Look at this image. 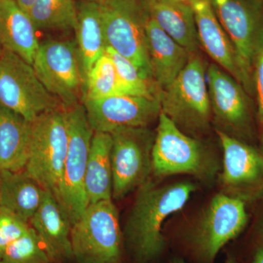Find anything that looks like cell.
<instances>
[{"label": "cell", "instance_id": "6da1fadb", "mask_svg": "<svg viewBox=\"0 0 263 263\" xmlns=\"http://www.w3.org/2000/svg\"><path fill=\"white\" fill-rule=\"evenodd\" d=\"M196 186L184 181L158 185L150 179L138 189L126 221L124 239L136 263H148L165 248L164 221L182 209Z\"/></svg>", "mask_w": 263, "mask_h": 263}, {"label": "cell", "instance_id": "7a4b0ae2", "mask_svg": "<svg viewBox=\"0 0 263 263\" xmlns=\"http://www.w3.org/2000/svg\"><path fill=\"white\" fill-rule=\"evenodd\" d=\"M106 47L125 57L146 80L152 81L146 27L150 15L146 0L98 2Z\"/></svg>", "mask_w": 263, "mask_h": 263}, {"label": "cell", "instance_id": "3957f363", "mask_svg": "<svg viewBox=\"0 0 263 263\" xmlns=\"http://www.w3.org/2000/svg\"><path fill=\"white\" fill-rule=\"evenodd\" d=\"M152 173L157 176L189 174L209 181L219 165L201 143L185 134L161 111L152 152Z\"/></svg>", "mask_w": 263, "mask_h": 263}, {"label": "cell", "instance_id": "277c9868", "mask_svg": "<svg viewBox=\"0 0 263 263\" xmlns=\"http://www.w3.org/2000/svg\"><path fill=\"white\" fill-rule=\"evenodd\" d=\"M70 238L77 263H122V232L112 200L89 204L72 224Z\"/></svg>", "mask_w": 263, "mask_h": 263}, {"label": "cell", "instance_id": "5b68a950", "mask_svg": "<svg viewBox=\"0 0 263 263\" xmlns=\"http://www.w3.org/2000/svg\"><path fill=\"white\" fill-rule=\"evenodd\" d=\"M68 145L65 108L42 114L32 122L27 173L45 190L58 197Z\"/></svg>", "mask_w": 263, "mask_h": 263}, {"label": "cell", "instance_id": "8992f818", "mask_svg": "<svg viewBox=\"0 0 263 263\" xmlns=\"http://www.w3.org/2000/svg\"><path fill=\"white\" fill-rule=\"evenodd\" d=\"M203 62L192 53L176 79L160 92L161 111L181 129L203 130L210 121L211 106Z\"/></svg>", "mask_w": 263, "mask_h": 263}, {"label": "cell", "instance_id": "52a82bcc", "mask_svg": "<svg viewBox=\"0 0 263 263\" xmlns=\"http://www.w3.org/2000/svg\"><path fill=\"white\" fill-rule=\"evenodd\" d=\"M65 110L68 145L57 200L72 226L89 205L85 190V177L95 132L90 126L82 103Z\"/></svg>", "mask_w": 263, "mask_h": 263}, {"label": "cell", "instance_id": "ba28073f", "mask_svg": "<svg viewBox=\"0 0 263 263\" xmlns=\"http://www.w3.org/2000/svg\"><path fill=\"white\" fill-rule=\"evenodd\" d=\"M0 106L30 122L43 114L65 108L45 87L32 65L5 50L0 58Z\"/></svg>", "mask_w": 263, "mask_h": 263}, {"label": "cell", "instance_id": "9c48e42d", "mask_svg": "<svg viewBox=\"0 0 263 263\" xmlns=\"http://www.w3.org/2000/svg\"><path fill=\"white\" fill-rule=\"evenodd\" d=\"M212 3L234 48L245 87L250 90L254 60L263 48V0H212Z\"/></svg>", "mask_w": 263, "mask_h": 263}, {"label": "cell", "instance_id": "30bf717a", "mask_svg": "<svg viewBox=\"0 0 263 263\" xmlns=\"http://www.w3.org/2000/svg\"><path fill=\"white\" fill-rule=\"evenodd\" d=\"M32 66L45 87L64 108L82 103L85 81L75 42L51 40L40 43Z\"/></svg>", "mask_w": 263, "mask_h": 263}, {"label": "cell", "instance_id": "8fae6325", "mask_svg": "<svg viewBox=\"0 0 263 263\" xmlns=\"http://www.w3.org/2000/svg\"><path fill=\"white\" fill-rule=\"evenodd\" d=\"M113 198L122 200L149 179L155 138L147 127L111 133Z\"/></svg>", "mask_w": 263, "mask_h": 263}, {"label": "cell", "instance_id": "7c38bea8", "mask_svg": "<svg viewBox=\"0 0 263 263\" xmlns=\"http://www.w3.org/2000/svg\"><path fill=\"white\" fill-rule=\"evenodd\" d=\"M243 200L224 193L213 197L194 233V243L208 261L240 234L248 221Z\"/></svg>", "mask_w": 263, "mask_h": 263}, {"label": "cell", "instance_id": "4fadbf2b", "mask_svg": "<svg viewBox=\"0 0 263 263\" xmlns=\"http://www.w3.org/2000/svg\"><path fill=\"white\" fill-rule=\"evenodd\" d=\"M86 117L95 133L111 134L129 128L147 127L161 113L160 98L117 95L82 101Z\"/></svg>", "mask_w": 263, "mask_h": 263}, {"label": "cell", "instance_id": "5bb4252c", "mask_svg": "<svg viewBox=\"0 0 263 263\" xmlns=\"http://www.w3.org/2000/svg\"><path fill=\"white\" fill-rule=\"evenodd\" d=\"M223 149L221 186L226 195L254 200L263 194V154L226 132L216 130Z\"/></svg>", "mask_w": 263, "mask_h": 263}, {"label": "cell", "instance_id": "9a60e30c", "mask_svg": "<svg viewBox=\"0 0 263 263\" xmlns=\"http://www.w3.org/2000/svg\"><path fill=\"white\" fill-rule=\"evenodd\" d=\"M207 76L211 106L217 120L232 130L245 129L249 124L250 112L240 83L214 64L209 66Z\"/></svg>", "mask_w": 263, "mask_h": 263}, {"label": "cell", "instance_id": "2e32d148", "mask_svg": "<svg viewBox=\"0 0 263 263\" xmlns=\"http://www.w3.org/2000/svg\"><path fill=\"white\" fill-rule=\"evenodd\" d=\"M197 38L209 57L245 86V79L237 61L234 48L218 20L212 0H191Z\"/></svg>", "mask_w": 263, "mask_h": 263}, {"label": "cell", "instance_id": "e0dca14e", "mask_svg": "<svg viewBox=\"0 0 263 263\" xmlns=\"http://www.w3.org/2000/svg\"><path fill=\"white\" fill-rule=\"evenodd\" d=\"M29 224L37 233L51 261L73 258L70 238L72 224L51 192L43 191L41 205Z\"/></svg>", "mask_w": 263, "mask_h": 263}, {"label": "cell", "instance_id": "ac0fdd59", "mask_svg": "<svg viewBox=\"0 0 263 263\" xmlns=\"http://www.w3.org/2000/svg\"><path fill=\"white\" fill-rule=\"evenodd\" d=\"M146 33L152 79L160 91L176 79L192 53L170 37L151 16Z\"/></svg>", "mask_w": 263, "mask_h": 263}, {"label": "cell", "instance_id": "d6986e66", "mask_svg": "<svg viewBox=\"0 0 263 263\" xmlns=\"http://www.w3.org/2000/svg\"><path fill=\"white\" fill-rule=\"evenodd\" d=\"M28 13L13 0H0V43L32 65L40 43Z\"/></svg>", "mask_w": 263, "mask_h": 263}, {"label": "cell", "instance_id": "ffe728a7", "mask_svg": "<svg viewBox=\"0 0 263 263\" xmlns=\"http://www.w3.org/2000/svg\"><path fill=\"white\" fill-rule=\"evenodd\" d=\"M151 18L176 42L195 53L199 46L195 15L190 3L179 0H146Z\"/></svg>", "mask_w": 263, "mask_h": 263}, {"label": "cell", "instance_id": "44dd1931", "mask_svg": "<svg viewBox=\"0 0 263 263\" xmlns=\"http://www.w3.org/2000/svg\"><path fill=\"white\" fill-rule=\"evenodd\" d=\"M32 122L0 106V171H23L29 158Z\"/></svg>", "mask_w": 263, "mask_h": 263}, {"label": "cell", "instance_id": "7402d4cb", "mask_svg": "<svg viewBox=\"0 0 263 263\" xmlns=\"http://www.w3.org/2000/svg\"><path fill=\"white\" fill-rule=\"evenodd\" d=\"M112 136L95 133L91 140L85 177V190L89 204L112 200Z\"/></svg>", "mask_w": 263, "mask_h": 263}, {"label": "cell", "instance_id": "603a6c76", "mask_svg": "<svg viewBox=\"0 0 263 263\" xmlns=\"http://www.w3.org/2000/svg\"><path fill=\"white\" fill-rule=\"evenodd\" d=\"M43 191L25 170L0 171V207L29 223L42 201Z\"/></svg>", "mask_w": 263, "mask_h": 263}, {"label": "cell", "instance_id": "cb8c5ba5", "mask_svg": "<svg viewBox=\"0 0 263 263\" xmlns=\"http://www.w3.org/2000/svg\"><path fill=\"white\" fill-rule=\"evenodd\" d=\"M74 30L81 70L86 81L87 74L105 53L106 48L98 3L86 0L77 6Z\"/></svg>", "mask_w": 263, "mask_h": 263}, {"label": "cell", "instance_id": "d4e9b609", "mask_svg": "<svg viewBox=\"0 0 263 263\" xmlns=\"http://www.w3.org/2000/svg\"><path fill=\"white\" fill-rule=\"evenodd\" d=\"M28 14L37 29L74 30L77 5L75 0H36Z\"/></svg>", "mask_w": 263, "mask_h": 263}, {"label": "cell", "instance_id": "484cf974", "mask_svg": "<svg viewBox=\"0 0 263 263\" xmlns=\"http://www.w3.org/2000/svg\"><path fill=\"white\" fill-rule=\"evenodd\" d=\"M117 95H126L125 91L113 61L105 53L86 76L83 100H99Z\"/></svg>", "mask_w": 263, "mask_h": 263}, {"label": "cell", "instance_id": "4316f807", "mask_svg": "<svg viewBox=\"0 0 263 263\" xmlns=\"http://www.w3.org/2000/svg\"><path fill=\"white\" fill-rule=\"evenodd\" d=\"M105 53L113 61L126 95L160 98V91H157L159 89L155 83L143 79L133 62L111 48H105Z\"/></svg>", "mask_w": 263, "mask_h": 263}, {"label": "cell", "instance_id": "83f0119b", "mask_svg": "<svg viewBox=\"0 0 263 263\" xmlns=\"http://www.w3.org/2000/svg\"><path fill=\"white\" fill-rule=\"evenodd\" d=\"M4 263H50L51 259L32 227L22 238L11 243L3 252Z\"/></svg>", "mask_w": 263, "mask_h": 263}, {"label": "cell", "instance_id": "f1b7e54d", "mask_svg": "<svg viewBox=\"0 0 263 263\" xmlns=\"http://www.w3.org/2000/svg\"><path fill=\"white\" fill-rule=\"evenodd\" d=\"M29 222L5 208L0 207V258L5 249L30 229Z\"/></svg>", "mask_w": 263, "mask_h": 263}, {"label": "cell", "instance_id": "f546056e", "mask_svg": "<svg viewBox=\"0 0 263 263\" xmlns=\"http://www.w3.org/2000/svg\"><path fill=\"white\" fill-rule=\"evenodd\" d=\"M254 86L257 96V117H258L259 136L263 152V48L257 53L254 60L253 69Z\"/></svg>", "mask_w": 263, "mask_h": 263}, {"label": "cell", "instance_id": "4dcf8cb0", "mask_svg": "<svg viewBox=\"0 0 263 263\" xmlns=\"http://www.w3.org/2000/svg\"><path fill=\"white\" fill-rule=\"evenodd\" d=\"M13 1H15L24 11L28 13L33 4L35 3L36 0H13Z\"/></svg>", "mask_w": 263, "mask_h": 263}, {"label": "cell", "instance_id": "1f68e13d", "mask_svg": "<svg viewBox=\"0 0 263 263\" xmlns=\"http://www.w3.org/2000/svg\"><path fill=\"white\" fill-rule=\"evenodd\" d=\"M253 263H263V247H259L256 251Z\"/></svg>", "mask_w": 263, "mask_h": 263}, {"label": "cell", "instance_id": "d6a6232c", "mask_svg": "<svg viewBox=\"0 0 263 263\" xmlns=\"http://www.w3.org/2000/svg\"><path fill=\"white\" fill-rule=\"evenodd\" d=\"M168 263H186L184 262V261L182 260V259H173V260H171V262ZM226 263H235L234 261L233 260V259H228V260L226 261Z\"/></svg>", "mask_w": 263, "mask_h": 263}, {"label": "cell", "instance_id": "836d02e7", "mask_svg": "<svg viewBox=\"0 0 263 263\" xmlns=\"http://www.w3.org/2000/svg\"><path fill=\"white\" fill-rule=\"evenodd\" d=\"M3 51H4V49H3V46H2L1 43H0V58H1L2 54H3Z\"/></svg>", "mask_w": 263, "mask_h": 263}, {"label": "cell", "instance_id": "e575fe53", "mask_svg": "<svg viewBox=\"0 0 263 263\" xmlns=\"http://www.w3.org/2000/svg\"><path fill=\"white\" fill-rule=\"evenodd\" d=\"M179 1L185 2V3H190V1H191V0H179Z\"/></svg>", "mask_w": 263, "mask_h": 263}, {"label": "cell", "instance_id": "d590c367", "mask_svg": "<svg viewBox=\"0 0 263 263\" xmlns=\"http://www.w3.org/2000/svg\"><path fill=\"white\" fill-rule=\"evenodd\" d=\"M87 1L95 2V3H98V2L100 1V0H87Z\"/></svg>", "mask_w": 263, "mask_h": 263}, {"label": "cell", "instance_id": "8d00e7d4", "mask_svg": "<svg viewBox=\"0 0 263 263\" xmlns=\"http://www.w3.org/2000/svg\"><path fill=\"white\" fill-rule=\"evenodd\" d=\"M261 233H262V235L263 237V222H262V228H261Z\"/></svg>", "mask_w": 263, "mask_h": 263}, {"label": "cell", "instance_id": "74e56055", "mask_svg": "<svg viewBox=\"0 0 263 263\" xmlns=\"http://www.w3.org/2000/svg\"><path fill=\"white\" fill-rule=\"evenodd\" d=\"M0 263H4V262H3V261H2L1 259H0Z\"/></svg>", "mask_w": 263, "mask_h": 263}]
</instances>
